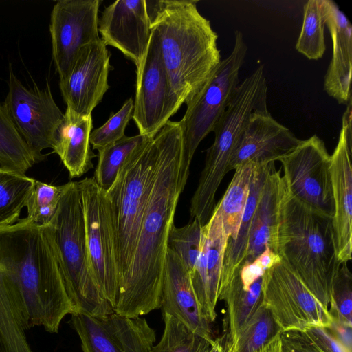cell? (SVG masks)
<instances>
[{"label":"cell","mask_w":352,"mask_h":352,"mask_svg":"<svg viewBox=\"0 0 352 352\" xmlns=\"http://www.w3.org/2000/svg\"><path fill=\"white\" fill-rule=\"evenodd\" d=\"M155 172L129 276L120 288L114 312L129 317L160 309L168 236L190 174L183 155L180 122L168 120L155 136Z\"/></svg>","instance_id":"cell-1"},{"label":"cell","mask_w":352,"mask_h":352,"mask_svg":"<svg viewBox=\"0 0 352 352\" xmlns=\"http://www.w3.org/2000/svg\"><path fill=\"white\" fill-rule=\"evenodd\" d=\"M172 91L180 107L195 96L221 62L218 35L193 0H146Z\"/></svg>","instance_id":"cell-2"},{"label":"cell","mask_w":352,"mask_h":352,"mask_svg":"<svg viewBox=\"0 0 352 352\" xmlns=\"http://www.w3.org/2000/svg\"><path fill=\"white\" fill-rule=\"evenodd\" d=\"M277 254L329 309L333 283L341 265L332 219L300 204L288 192L285 182L280 206Z\"/></svg>","instance_id":"cell-3"},{"label":"cell","mask_w":352,"mask_h":352,"mask_svg":"<svg viewBox=\"0 0 352 352\" xmlns=\"http://www.w3.org/2000/svg\"><path fill=\"white\" fill-rule=\"evenodd\" d=\"M76 313L90 316L114 312L100 291L89 263L83 210L78 182H69L50 225Z\"/></svg>","instance_id":"cell-4"},{"label":"cell","mask_w":352,"mask_h":352,"mask_svg":"<svg viewBox=\"0 0 352 352\" xmlns=\"http://www.w3.org/2000/svg\"><path fill=\"white\" fill-rule=\"evenodd\" d=\"M154 137L126 160L112 186L107 191L111 208L120 274V288L132 265L157 157Z\"/></svg>","instance_id":"cell-5"},{"label":"cell","mask_w":352,"mask_h":352,"mask_svg":"<svg viewBox=\"0 0 352 352\" xmlns=\"http://www.w3.org/2000/svg\"><path fill=\"white\" fill-rule=\"evenodd\" d=\"M248 52L241 32H234L232 52L221 60L208 80L190 100L179 121L183 137V155L190 167L201 142L210 133L226 111L237 86L239 72Z\"/></svg>","instance_id":"cell-6"},{"label":"cell","mask_w":352,"mask_h":352,"mask_svg":"<svg viewBox=\"0 0 352 352\" xmlns=\"http://www.w3.org/2000/svg\"><path fill=\"white\" fill-rule=\"evenodd\" d=\"M78 184L91 271L102 294L114 309L120 292V274L111 204L107 192L94 177H85Z\"/></svg>","instance_id":"cell-7"},{"label":"cell","mask_w":352,"mask_h":352,"mask_svg":"<svg viewBox=\"0 0 352 352\" xmlns=\"http://www.w3.org/2000/svg\"><path fill=\"white\" fill-rule=\"evenodd\" d=\"M261 302L270 311L280 332L329 328V309L309 291L283 260L263 276Z\"/></svg>","instance_id":"cell-8"},{"label":"cell","mask_w":352,"mask_h":352,"mask_svg":"<svg viewBox=\"0 0 352 352\" xmlns=\"http://www.w3.org/2000/svg\"><path fill=\"white\" fill-rule=\"evenodd\" d=\"M279 161L288 192L308 209L332 219L331 159L324 141L314 135Z\"/></svg>","instance_id":"cell-9"},{"label":"cell","mask_w":352,"mask_h":352,"mask_svg":"<svg viewBox=\"0 0 352 352\" xmlns=\"http://www.w3.org/2000/svg\"><path fill=\"white\" fill-rule=\"evenodd\" d=\"M16 130L35 155L52 148L64 114L56 104L49 85L45 89L26 87L9 67L8 92L3 102Z\"/></svg>","instance_id":"cell-10"},{"label":"cell","mask_w":352,"mask_h":352,"mask_svg":"<svg viewBox=\"0 0 352 352\" xmlns=\"http://www.w3.org/2000/svg\"><path fill=\"white\" fill-rule=\"evenodd\" d=\"M179 109L162 58L157 35L152 30L147 50L137 68L132 118L139 134L155 137Z\"/></svg>","instance_id":"cell-11"},{"label":"cell","mask_w":352,"mask_h":352,"mask_svg":"<svg viewBox=\"0 0 352 352\" xmlns=\"http://www.w3.org/2000/svg\"><path fill=\"white\" fill-rule=\"evenodd\" d=\"M83 352H151L155 331L144 318L113 312L106 315H71Z\"/></svg>","instance_id":"cell-12"},{"label":"cell","mask_w":352,"mask_h":352,"mask_svg":"<svg viewBox=\"0 0 352 352\" xmlns=\"http://www.w3.org/2000/svg\"><path fill=\"white\" fill-rule=\"evenodd\" d=\"M99 0H60L51 13L52 58L60 80L70 72L84 46L100 39Z\"/></svg>","instance_id":"cell-13"},{"label":"cell","mask_w":352,"mask_h":352,"mask_svg":"<svg viewBox=\"0 0 352 352\" xmlns=\"http://www.w3.org/2000/svg\"><path fill=\"white\" fill-rule=\"evenodd\" d=\"M111 54L100 38L80 49L67 76L59 82L67 107L80 116H91L108 90Z\"/></svg>","instance_id":"cell-14"},{"label":"cell","mask_w":352,"mask_h":352,"mask_svg":"<svg viewBox=\"0 0 352 352\" xmlns=\"http://www.w3.org/2000/svg\"><path fill=\"white\" fill-rule=\"evenodd\" d=\"M352 100L346 104L336 147L331 155L334 214L332 223L338 258L351 260L352 237Z\"/></svg>","instance_id":"cell-15"},{"label":"cell","mask_w":352,"mask_h":352,"mask_svg":"<svg viewBox=\"0 0 352 352\" xmlns=\"http://www.w3.org/2000/svg\"><path fill=\"white\" fill-rule=\"evenodd\" d=\"M98 32L107 46L117 48L138 68L152 32L146 0H118L106 7L98 21Z\"/></svg>","instance_id":"cell-16"},{"label":"cell","mask_w":352,"mask_h":352,"mask_svg":"<svg viewBox=\"0 0 352 352\" xmlns=\"http://www.w3.org/2000/svg\"><path fill=\"white\" fill-rule=\"evenodd\" d=\"M302 141L268 111H254L231 156L228 171L248 163L265 164L279 161Z\"/></svg>","instance_id":"cell-17"},{"label":"cell","mask_w":352,"mask_h":352,"mask_svg":"<svg viewBox=\"0 0 352 352\" xmlns=\"http://www.w3.org/2000/svg\"><path fill=\"white\" fill-rule=\"evenodd\" d=\"M228 240L215 205L209 220L202 226L200 252L190 273L201 311L210 323L217 316L216 307L220 297L223 259Z\"/></svg>","instance_id":"cell-18"},{"label":"cell","mask_w":352,"mask_h":352,"mask_svg":"<svg viewBox=\"0 0 352 352\" xmlns=\"http://www.w3.org/2000/svg\"><path fill=\"white\" fill-rule=\"evenodd\" d=\"M30 329L14 258L0 241V352H34L26 336Z\"/></svg>","instance_id":"cell-19"},{"label":"cell","mask_w":352,"mask_h":352,"mask_svg":"<svg viewBox=\"0 0 352 352\" xmlns=\"http://www.w3.org/2000/svg\"><path fill=\"white\" fill-rule=\"evenodd\" d=\"M160 309L163 315L176 318L199 336L210 342L214 340L211 323L201 311L190 272L168 248L162 283Z\"/></svg>","instance_id":"cell-20"},{"label":"cell","mask_w":352,"mask_h":352,"mask_svg":"<svg viewBox=\"0 0 352 352\" xmlns=\"http://www.w3.org/2000/svg\"><path fill=\"white\" fill-rule=\"evenodd\" d=\"M323 12L331 36L332 57L324 79V89L340 104L352 100V26L332 0H322Z\"/></svg>","instance_id":"cell-21"},{"label":"cell","mask_w":352,"mask_h":352,"mask_svg":"<svg viewBox=\"0 0 352 352\" xmlns=\"http://www.w3.org/2000/svg\"><path fill=\"white\" fill-rule=\"evenodd\" d=\"M283 188V178L280 171L276 169L274 162H271L251 222L244 263L253 261L266 247L277 253L278 228Z\"/></svg>","instance_id":"cell-22"},{"label":"cell","mask_w":352,"mask_h":352,"mask_svg":"<svg viewBox=\"0 0 352 352\" xmlns=\"http://www.w3.org/2000/svg\"><path fill=\"white\" fill-rule=\"evenodd\" d=\"M91 116L76 114L67 107L52 147L65 167L69 178H78L94 167L96 155L91 149Z\"/></svg>","instance_id":"cell-23"},{"label":"cell","mask_w":352,"mask_h":352,"mask_svg":"<svg viewBox=\"0 0 352 352\" xmlns=\"http://www.w3.org/2000/svg\"><path fill=\"white\" fill-rule=\"evenodd\" d=\"M270 163L254 164L249 195L239 232L234 240L227 241L225 248L219 300L229 284L238 274L245 259L251 222Z\"/></svg>","instance_id":"cell-24"},{"label":"cell","mask_w":352,"mask_h":352,"mask_svg":"<svg viewBox=\"0 0 352 352\" xmlns=\"http://www.w3.org/2000/svg\"><path fill=\"white\" fill-rule=\"evenodd\" d=\"M254 164L234 169V176L221 201L216 205L228 240H234L239 230L249 195Z\"/></svg>","instance_id":"cell-25"},{"label":"cell","mask_w":352,"mask_h":352,"mask_svg":"<svg viewBox=\"0 0 352 352\" xmlns=\"http://www.w3.org/2000/svg\"><path fill=\"white\" fill-rule=\"evenodd\" d=\"M263 277L255 281L248 289H244L236 275L229 284L220 300L227 307L228 334L232 343L241 328L258 308L262 300Z\"/></svg>","instance_id":"cell-26"},{"label":"cell","mask_w":352,"mask_h":352,"mask_svg":"<svg viewBox=\"0 0 352 352\" xmlns=\"http://www.w3.org/2000/svg\"><path fill=\"white\" fill-rule=\"evenodd\" d=\"M41 162L22 138L0 102V166L22 175Z\"/></svg>","instance_id":"cell-27"},{"label":"cell","mask_w":352,"mask_h":352,"mask_svg":"<svg viewBox=\"0 0 352 352\" xmlns=\"http://www.w3.org/2000/svg\"><path fill=\"white\" fill-rule=\"evenodd\" d=\"M154 137L144 135L124 136L112 145L98 151V162L94 179L104 191L115 182L128 157L140 146Z\"/></svg>","instance_id":"cell-28"},{"label":"cell","mask_w":352,"mask_h":352,"mask_svg":"<svg viewBox=\"0 0 352 352\" xmlns=\"http://www.w3.org/2000/svg\"><path fill=\"white\" fill-rule=\"evenodd\" d=\"M34 179L0 166V228L20 219Z\"/></svg>","instance_id":"cell-29"},{"label":"cell","mask_w":352,"mask_h":352,"mask_svg":"<svg viewBox=\"0 0 352 352\" xmlns=\"http://www.w3.org/2000/svg\"><path fill=\"white\" fill-rule=\"evenodd\" d=\"M322 0H309L303 7V21L296 50L309 60H318L326 50Z\"/></svg>","instance_id":"cell-30"},{"label":"cell","mask_w":352,"mask_h":352,"mask_svg":"<svg viewBox=\"0 0 352 352\" xmlns=\"http://www.w3.org/2000/svg\"><path fill=\"white\" fill-rule=\"evenodd\" d=\"M280 333L273 316L262 303L230 343V352H256Z\"/></svg>","instance_id":"cell-31"},{"label":"cell","mask_w":352,"mask_h":352,"mask_svg":"<svg viewBox=\"0 0 352 352\" xmlns=\"http://www.w3.org/2000/svg\"><path fill=\"white\" fill-rule=\"evenodd\" d=\"M67 186L68 183L55 186L34 179L26 200L25 219L38 226H50Z\"/></svg>","instance_id":"cell-32"},{"label":"cell","mask_w":352,"mask_h":352,"mask_svg":"<svg viewBox=\"0 0 352 352\" xmlns=\"http://www.w3.org/2000/svg\"><path fill=\"white\" fill-rule=\"evenodd\" d=\"M164 330L151 352H206L212 342L199 336L180 320L163 315Z\"/></svg>","instance_id":"cell-33"},{"label":"cell","mask_w":352,"mask_h":352,"mask_svg":"<svg viewBox=\"0 0 352 352\" xmlns=\"http://www.w3.org/2000/svg\"><path fill=\"white\" fill-rule=\"evenodd\" d=\"M202 226L197 219H193L181 228L173 224L168 233V248L177 255L190 273L200 252Z\"/></svg>","instance_id":"cell-34"},{"label":"cell","mask_w":352,"mask_h":352,"mask_svg":"<svg viewBox=\"0 0 352 352\" xmlns=\"http://www.w3.org/2000/svg\"><path fill=\"white\" fill-rule=\"evenodd\" d=\"M329 311L333 318L352 326V276L347 263H342L334 279Z\"/></svg>","instance_id":"cell-35"},{"label":"cell","mask_w":352,"mask_h":352,"mask_svg":"<svg viewBox=\"0 0 352 352\" xmlns=\"http://www.w3.org/2000/svg\"><path fill=\"white\" fill-rule=\"evenodd\" d=\"M133 104V100L130 98L103 125L91 132L90 144L93 149L101 150L125 136V129L132 118Z\"/></svg>","instance_id":"cell-36"},{"label":"cell","mask_w":352,"mask_h":352,"mask_svg":"<svg viewBox=\"0 0 352 352\" xmlns=\"http://www.w3.org/2000/svg\"><path fill=\"white\" fill-rule=\"evenodd\" d=\"M321 352H351L324 327H315L302 331Z\"/></svg>","instance_id":"cell-37"},{"label":"cell","mask_w":352,"mask_h":352,"mask_svg":"<svg viewBox=\"0 0 352 352\" xmlns=\"http://www.w3.org/2000/svg\"><path fill=\"white\" fill-rule=\"evenodd\" d=\"M282 352H321L300 331H289L280 333Z\"/></svg>","instance_id":"cell-38"},{"label":"cell","mask_w":352,"mask_h":352,"mask_svg":"<svg viewBox=\"0 0 352 352\" xmlns=\"http://www.w3.org/2000/svg\"><path fill=\"white\" fill-rule=\"evenodd\" d=\"M329 332L349 351H352L351 327L333 318Z\"/></svg>","instance_id":"cell-39"},{"label":"cell","mask_w":352,"mask_h":352,"mask_svg":"<svg viewBox=\"0 0 352 352\" xmlns=\"http://www.w3.org/2000/svg\"><path fill=\"white\" fill-rule=\"evenodd\" d=\"M256 352H282L280 333H277L267 343Z\"/></svg>","instance_id":"cell-40"},{"label":"cell","mask_w":352,"mask_h":352,"mask_svg":"<svg viewBox=\"0 0 352 352\" xmlns=\"http://www.w3.org/2000/svg\"><path fill=\"white\" fill-rule=\"evenodd\" d=\"M206 352H230V343L227 337L214 339Z\"/></svg>","instance_id":"cell-41"}]
</instances>
